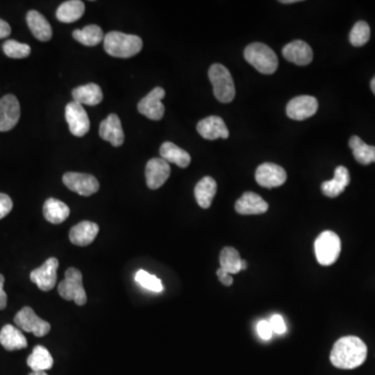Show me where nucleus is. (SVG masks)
Returning a JSON list of instances; mask_svg holds the SVG:
<instances>
[{
  "instance_id": "72a5a7b5",
  "label": "nucleus",
  "mask_w": 375,
  "mask_h": 375,
  "mask_svg": "<svg viewBox=\"0 0 375 375\" xmlns=\"http://www.w3.org/2000/svg\"><path fill=\"white\" fill-rule=\"evenodd\" d=\"M370 39V28L365 21H358L352 28L349 41L356 47L365 45Z\"/></svg>"
},
{
  "instance_id": "58836bf2",
  "label": "nucleus",
  "mask_w": 375,
  "mask_h": 375,
  "mask_svg": "<svg viewBox=\"0 0 375 375\" xmlns=\"http://www.w3.org/2000/svg\"><path fill=\"white\" fill-rule=\"evenodd\" d=\"M217 275H218L221 283L223 284L224 286H226V287H230V286H232L233 283H234L232 274L226 272L225 270L222 269V268H219V269L217 270Z\"/></svg>"
},
{
  "instance_id": "aec40b11",
  "label": "nucleus",
  "mask_w": 375,
  "mask_h": 375,
  "mask_svg": "<svg viewBox=\"0 0 375 375\" xmlns=\"http://www.w3.org/2000/svg\"><path fill=\"white\" fill-rule=\"evenodd\" d=\"M235 208L241 215H261L267 212L269 206L256 193L246 192L237 201Z\"/></svg>"
},
{
  "instance_id": "a19ab883",
  "label": "nucleus",
  "mask_w": 375,
  "mask_h": 375,
  "mask_svg": "<svg viewBox=\"0 0 375 375\" xmlns=\"http://www.w3.org/2000/svg\"><path fill=\"white\" fill-rule=\"evenodd\" d=\"M11 35V26L8 22L0 19V39L9 37Z\"/></svg>"
},
{
  "instance_id": "c85d7f7f",
  "label": "nucleus",
  "mask_w": 375,
  "mask_h": 375,
  "mask_svg": "<svg viewBox=\"0 0 375 375\" xmlns=\"http://www.w3.org/2000/svg\"><path fill=\"white\" fill-rule=\"evenodd\" d=\"M28 365L34 372L47 371L53 366L52 354L44 346H35L32 354L28 357Z\"/></svg>"
},
{
  "instance_id": "f257e3e1",
  "label": "nucleus",
  "mask_w": 375,
  "mask_h": 375,
  "mask_svg": "<svg viewBox=\"0 0 375 375\" xmlns=\"http://www.w3.org/2000/svg\"><path fill=\"white\" fill-rule=\"evenodd\" d=\"M367 352V346L358 337H343L335 343L330 362L339 369H354L365 362Z\"/></svg>"
},
{
  "instance_id": "4be33fe9",
  "label": "nucleus",
  "mask_w": 375,
  "mask_h": 375,
  "mask_svg": "<svg viewBox=\"0 0 375 375\" xmlns=\"http://www.w3.org/2000/svg\"><path fill=\"white\" fill-rule=\"evenodd\" d=\"M28 28L39 41H50L52 37V26L45 17L37 11H30L26 15Z\"/></svg>"
},
{
  "instance_id": "ddd939ff",
  "label": "nucleus",
  "mask_w": 375,
  "mask_h": 375,
  "mask_svg": "<svg viewBox=\"0 0 375 375\" xmlns=\"http://www.w3.org/2000/svg\"><path fill=\"white\" fill-rule=\"evenodd\" d=\"M256 181L264 188L281 187L287 181V173L276 164L264 163L257 167Z\"/></svg>"
},
{
  "instance_id": "473e14b6",
  "label": "nucleus",
  "mask_w": 375,
  "mask_h": 375,
  "mask_svg": "<svg viewBox=\"0 0 375 375\" xmlns=\"http://www.w3.org/2000/svg\"><path fill=\"white\" fill-rule=\"evenodd\" d=\"M2 50H4L6 57H12V59H24V57H28L32 52L30 45L20 43L15 40H8V41L4 42Z\"/></svg>"
},
{
  "instance_id": "4468645a",
  "label": "nucleus",
  "mask_w": 375,
  "mask_h": 375,
  "mask_svg": "<svg viewBox=\"0 0 375 375\" xmlns=\"http://www.w3.org/2000/svg\"><path fill=\"white\" fill-rule=\"evenodd\" d=\"M20 118V104L14 95L0 99V132H9L16 126Z\"/></svg>"
},
{
  "instance_id": "5701e85b",
  "label": "nucleus",
  "mask_w": 375,
  "mask_h": 375,
  "mask_svg": "<svg viewBox=\"0 0 375 375\" xmlns=\"http://www.w3.org/2000/svg\"><path fill=\"white\" fill-rule=\"evenodd\" d=\"M0 344L6 350L13 352V350L26 348L28 346V341L19 328H15L11 324H6L0 330Z\"/></svg>"
},
{
  "instance_id": "ea45409f",
  "label": "nucleus",
  "mask_w": 375,
  "mask_h": 375,
  "mask_svg": "<svg viewBox=\"0 0 375 375\" xmlns=\"http://www.w3.org/2000/svg\"><path fill=\"white\" fill-rule=\"evenodd\" d=\"M4 276L0 274V310H4L6 307V303H8V296L4 290Z\"/></svg>"
},
{
  "instance_id": "f8f14e48",
  "label": "nucleus",
  "mask_w": 375,
  "mask_h": 375,
  "mask_svg": "<svg viewBox=\"0 0 375 375\" xmlns=\"http://www.w3.org/2000/svg\"><path fill=\"white\" fill-rule=\"evenodd\" d=\"M317 111H318V101L315 97L308 95L295 97L289 101L286 108L288 117L297 121H303L314 116Z\"/></svg>"
},
{
  "instance_id": "37998d69",
  "label": "nucleus",
  "mask_w": 375,
  "mask_h": 375,
  "mask_svg": "<svg viewBox=\"0 0 375 375\" xmlns=\"http://www.w3.org/2000/svg\"><path fill=\"white\" fill-rule=\"evenodd\" d=\"M281 2L284 4H295V2H298V0H283V1Z\"/></svg>"
},
{
  "instance_id": "423d86ee",
  "label": "nucleus",
  "mask_w": 375,
  "mask_h": 375,
  "mask_svg": "<svg viewBox=\"0 0 375 375\" xmlns=\"http://www.w3.org/2000/svg\"><path fill=\"white\" fill-rule=\"evenodd\" d=\"M57 291L65 301H74L77 306L86 305V294L84 289L83 275L77 268H69L65 272V279L60 283Z\"/></svg>"
},
{
  "instance_id": "1a4fd4ad",
  "label": "nucleus",
  "mask_w": 375,
  "mask_h": 375,
  "mask_svg": "<svg viewBox=\"0 0 375 375\" xmlns=\"http://www.w3.org/2000/svg\"><path fill=\"white\" fill-rule=\"evenodd\" d=\"M66 121L71 134L75 137L85 136L90 130V120L85 108L81 103L73 101L69 103L65 108Z\"/></svg>"
},
{
  "instance_id": "b1692460",
  "label": "nucleus",
  "mask_w": 375,
  "mask_h": 375,
  "mask_svg": "<svg viewBox=\"0 0 375 375\" xmlns=\"http://www.w3.org/2000/svg\"><path fill=\"white\" fill-rule=\"evenodd\" d=\"M72 96L77 103L86 104V106H96L103 101V94L101 86L96 84L77 86L72 91Z\"/></svg>"
},
{
  "instance_id": "9d476101",
  "label": "nucleus",
  "mask_w": 375,
  "mask_h": 375,
  "mask_svg": "<svg viewBox=\"0 0 375 375\" xmlns=\"http://www.w3.org/2000/svg\"><path fill=\"white\" fill-rule=\"evenodd\" d=\"M165 90L161 86H157L140 101L138 104V111L148 119L155 120V121L161 120L165 114V106L162 103V99L165 97Z\"/></svg>"
},
{
  "instance_id": "c9c22d12",
  "label": "nucleus",
  "mask_w": 375,
  "mask_h": 375,
  "mask_svg": "<svg viewBox=\"0 0 375 375\" xmlns=\"http://www.w3.org/2000/svg\"><path fill=\"white\" fill-rule=\"evenodd\" d=\"M269 324L272 326L273 332L277 335L285 334L286 330H287L285 321H284V318L281 315H273L272 318H270Z\"/></svg>"
},
{
  "instance_id": "6ab92c4d",
  "label": "nucleus",
  "mask_w": 375,
  "mask_h": 375,
  "mask_svg": "<svg viewBox=\"0 0 375 375\" xmlns=\"http://www.w3.org/2000/svg\"><path fill=\"white\" fill-rule=\"evenodd\" d=\"M99 233V226L94 222L82 221L71 228L69 238L71 243L81 247L90 245Z\"/></svg>"
},
{
  "instance_id": "39448f33",
  "label": "nucleus",
  "mask_w": 375,
  "mask_h": 375,
  "mask_svg": "<svg viewBox=\"0 0 375 375\" xmlns=\"http://www.w3.org/2000/svg\"><path fill=\"white\" fill-rule=\"evenodd\" d=\"M340 252L341 240L332 230L321 233L315 241V254L320 265H332L338 259Z\"/></svg>"
},
{
  "instance_id": "0eeeda50",
  "label": "nucleus",
  "mask_w": 375,
  "mask_h": 375,
  "mask_svg": "<svg viewBox=\"0 0 375 375\" xmlns=\"http://www.w3.org/2000/svg\"><path fill=\"white\" fill-rule=\"evenodd\" d=\"M20 330L33 332L35 337H44L50 332V324L37 316L32 308L26 307L17 313L14 318Z\"/></svg>"
},
{
  "instance_id": "20e7f679",
  "label": "nucleus",
  "mask_w": 375,
  "mask_h": 375,
  "mask_svg": "<svg viewBox=\"0 0 375 375\" xmlns=\"http://www.w3.org/2000/svg\"><path fill=\"white\" fill-rule=\"evenodd\" d=\"M208 79L213 85L214 95L222 103H232L236 96L234 79L226 67L221 64H214L208 70Z\"/></svg>"
},
{
  "instance_id": "dca6fc26",
  "label": "nucleus",
  "mask_w": 375,
  "mask_h": 375,
  "mask_svg": "<svg viewBox=\"0 0 375 375\" xmlns=\"http://www.w3.org/2000/svg\"><path fill=\"white\" fill-rule=\"evenodd\" d=\"M283 55L287 61L298 66H307L313 61V50L310 46L301 40L291 42L283 48Z\"/></svg>"
},
{
  "instance_id": "c756f323",
  "label": "nucleus",
  "mask_w": 375,
  "mask_h": 375,
  "mask_svg": "<svg viewBox=\"0 0 375 375\" xmlns=\"http://www.w3.org/2000/svg\"><path fill=\"white\" fill-rule=\"evenodd\" d=\"M354 159L362 165H369L375 162V146L368 145L361 138L352 136L349 140Z\"/></svg>"
},
{
  "instance_id": "a211bd4d",
  "label": "nucleus",
  "mask_w": 375,
  "mask_h": 375,
  "mask_svg": "<svg viewBox=\"0 0 375 375\" xmlns=\"http://www.w3.org/2000/svg\"><path fill=\"white\" fill-rule=\"evenodd\" d=\"M99 135L104 141L110 142L114 147H119L124 143V132L121 121L116 114L108 115L101 122Z\"/></svg>"
},
{
  "instance_id": "a878e982",
  "label": "nucleus",
  "mask_w": 375,
  "mask_h": 375,
  "mask_svg": "<svg viewBox=\"0 0 375 375\" xmlns=\"http://www.w3.org/2000/svg\"><path fill=\"white\" fill-rule=\"evenodd\" d=\"M159 155L167 163L175 164L181 168L188 167L191 163L190 155L172 142H165L162 144Z\"/></svg>"
},
{
  "instance_id": "c03bdc74",
  "label": "nucleus",
  "mask_w": 375,
  "mask_h": 375,
  "mask_svg": "<svg viewBox=\"0 0 375 375\" xmlns=\"http://www.w3.org/2000/svg\"><path fill=\"white\" fill-rule=\"evenodd\" d=\"M370 86H371L372 92H374L375 95V77H374V79H372L371 84H370Z\"/></svg>"
},
{
  "instance_id": "bb28decb",
  "label": "nucleus",
  "mask_w": 375,
  "mask_h": 375,
  "mask_svg": "<svg viewBox=\"0 0 375 375\" xmlns=\"http://www.w3.org/2000/svg\"><path fill=\"white\" fill-rule=\"evenodd\" d=\"M70 214V208L59 199L50 198L43 206V215L46 220L52 224L63 223Z\"/></svg>"
},
{
  "instance_id": "cd10ccee",
  "label": "nucleus",
  "mask_w": 375,
  "mask_h": 375,
  "mask_svg": "<svg viewBox=\"0 0 375 375\" xmlns=\"http://www.w3.org/2000/svg\"><path fill=\"white\" fill-rule=\"evenodd\" d=\"M85 4L81 0L63 2L57 10V18L63 23H72L83 17Z\"/></svg>"
},
{
  "instance_id": "f3484780",
  "label": "nucleus",
  "mask_w": 375,
  "mask_h": 375,
  "mask_svg": "<svg viewBox=\"0 0 375 375\" xmlns=\"http://www.w3.org/2000/svg\"><path fill=\"white\" fill-rule=\"evenodd\" d=\"M197 132L206 140L228 139L230 136L223 119L219 116H210L201 120L197 124Z\"/></svg>"
},
{
  "instance_id": "7ed1b4c3",
  "label": "nucleus",
  "mask_w": 375,
  "mask_h": 375,
  "mask_svg": "<svg viewBox=\"0 0 375 375\" xmlns=\"http://www.w3.org/2000/svg\"><path fill=\"white\" fill-rule=\"evenodd\" d=\"M246 61L263 74H273L279 67V59L269 46L252 43L244 50Z\"/></svg>"
},
{
  "instance_id": "f03ea898",
  "label": "nucleus",
  "mask_w": 375,
  "mask_h": 375,
  "mask_svg": "<svg viewBox=\"0 0 375 375\" xmlns=\"http://www.w3.org/2000/svg\"><path fill=\"white\" fill-rule=\"evenodd\" d=\"M104 50L108 55L121 59L135 57L143 48V42L138 35L111 32L104 37Z\"/></svg>"
},
{
  "instance_id": "f704fd0d",
  "label": "nucleus",
  "mask_w": 375,
  "mask_h": 375,
  "mask_svg": "<svg viewBox=\"0 0 375 375\" xmlns=\"http://www.w3.org/2000/svg\"><path fill=\"white\" fill-rule=\"evenodd\" d=\"M135 279L144 289L152 291V292L155 293H159L164 290L161 279H157L154 274L144 272V270H139L136 273Z\"/></svg>"
},
{
  "instance_id": "79ce46f5",
  "label": "nucleus",
  "mask_w": 375,
  "mask_h": 375,
  "mask_svg": "<svg viewBox=\"0 0 375 375\" xmlns=\"http://www.w3.org/2000/svg\"><path fill=\"white\" fill-rule=\"evenodd\" d=\"M247 268V262L245 259H242L241 262V272L242 270H245Z\"/></svg>"
},
{
  "instance_id": "9b49d317",
  "label": "nucleus",
  "mask_w": 375,
  "mask_h": 375,
  "mask_svg": "<svg viewBox=\"0 0 375 375\" xmlns=\"http://www.w3.org/2000/svg\"><path fill=\"white\" fill-rule=\"evenodd\" d=\"M59 261L55 257H50L41 267L30 272V281L38 286L40 290H52L57 285Z\"/></svg>"
},
{
  "instance_id": "2f4dec72",
  "label": "nucleus",
  "mask_w": 375,
  "mask_h": 375,
  "mask_svg": "<svg viewBox=\"0 0 375 375\" xmlns=\"http://www.w3.org/2000/svg\"><path fill=\"white\" fill-rule=\"evenodd\" d=\"M242 259L238 250L234 247H224L220 254V268L230 274L241 272Z\"/></svg>"
},
{
  "instance_id": "412c9836",
  "label": "nucleus",
  "mask_w": 375,
  "mask_h": 375,
  "mask_svg": "<svg viewBox=\"0 0 375 375\" xmlns=\"http://www.w3.org/2000/svg\"><path fill=\"white\" fill-rule=\"evenodd\" d=\"M350 184V175L348 169L344 166H339L335 170L334 179L324 181L321 185V190L325 196L335 198L342 194Z\"/></svg>"
},
{
  "instance_id": "7c9ffc66",
  "label": "nucleus",
  "mask_w": 375,
  "mask_h": 375,
  "mask_svg": "<svg viewBox=\"0 0 375 375\" xmlns=\"http://www.w3.org/2000/svg\"><path fill=\"white\" fill-rule=\"evenodd\" d=\"M72 35L74 40L86 46L99 45L104 39L103 30L95 24L86 26L83 30H74Z\"/></svg>"
},
{
  "instance_id": "4c0bfd02",
  "label": "nucleus",
  "mask_w": 375,
  "mask_h": 375,
  "mask_svg": "<svg viewBox=\"0 0 375 375\" xmlns=\"http://www.w3.org/2000/svg\"><path fill=\"white\" fill-rule=\"evenodd\" d=\"M257 335H259L263 340L267 341L272 339L273 330L272 326H270L269 321H259V323H257Z\"/></svg>"
},
{
  "instance_id": "2eb2a0df",
  "label": "nucleus",
  "mask_w": 375,
  "mask_h": 375,
  "mask_svg": "<svg viewBox=\"0 0 375 375\" xmlns=\"http://www.w3.org/2000/svg\"><path fill=\"white\" fill-rule=\"evenodd\" d=\"M170 173L169 163L162 157H155L148 161L145 169L146 184L148 188L152 190L161 188L169 179Z\"/></svg>"
},
{
  "instance_id": "6e6552de",
  "label": "nucleus",
  "mask_w": 375,
  "mask_h": 375,
  "mask_svg": "<svg viewBox=\"0 0 375 375\" xmlns=\"http://www.w3.org/2000/svg\"><path fill=\"white\" fill-rule=\"evenodd\" d=\"M63 183L66 187L82 196H91L99 190L96 177L86 173L67 172L64 174Z\"/></svg>"
},
{
  "instance_id": "393cba45",
  "label": "nucleus",
  "mask_w": 375,
  "mask_h": 375,
  "mask_svg": "<svg viewBox=\"0 0 375 375\" xmlns=\"http://www.w3.org/2000/svg\"><path fill=\"white\" fill-rule=\"evenodd\" d=\"M217 193V183L211 177H206L197 183L194 189L197 203L203 208H208Z\"/></svg>"
},
{
  "instance_id": "a18cd8bd",
  "label": "nucleus",
  "mask_w": 375,
  "mask_h": 375,
  "mask_svg": "<svg viewBox=\"0 0 375 375\" xmlns=\"http://www.w3.org/2000/svg\"><path fill=\"white\" fill-rule=\"evenodd\" d=\"M30 375H48V374H46V372H34V371H33L32 374H30Z\"/></svg>"
},
{
  "instance_id": "e433bc0d",
  "label": "nucleus",
  "mask_w": 375,
  "mask_h": 375,
  "mask_svg": "<svg viewBox=\"0 0 375 375\" xmlns=\"http://www.w3.org/2000/svg\"><path fill=\"white\" fill-rule=\"evenodd\" d=\"M12 208L13 201L11 197L4 193H0V219L8 216Z\"/></svg>"
}]
</instances>
